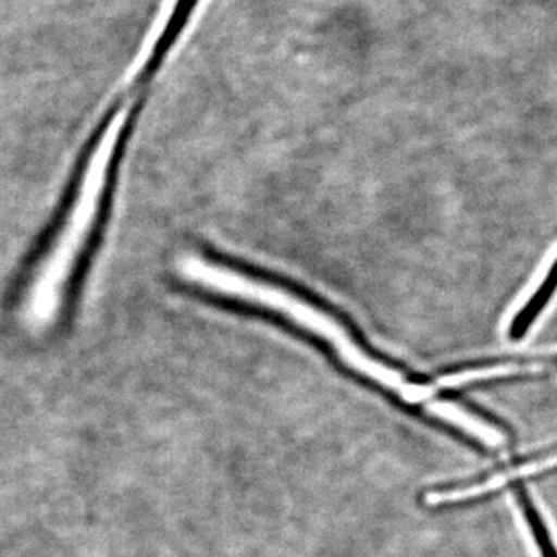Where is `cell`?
Here are the masks:
<instances>
[{"mask_svg": "<svg viewBox=\"0 0 557 557\" xmlns=\"http://www.w3.org/2000/svg\"><path fill=\"white\" fill-rule=\"evenodd\" d=\"M516 497H518L520 509H522L523 516H525L531 534L536 539L542 557H557V552L555 545H553L552 537H549L547 527L542 522L541 516H539L536 507H534L533 502L528 496L525 487H516Z\"/></svg>", "mask_w": 557, "mask_h": 557, "instance_id": "3", "label": "cell"}, {"mask_svg": "<svg viewBox=\"0 0 557 557\" xmlns=\"http://www.w3.org/2000/svg\"><path fill=\"white\" fill-rule=\"evenodd\" d=\"M557 289V259L548 271V276L542 282L541 287L536 289L530 300L522 307V310L512 319L511 327H509V338L511 341L523 339L531 325L541 317L542 310L548 306L553 295Z\"/></svg>", "mask_w": 557, "mask_h": 557, "instance_id": "2", "label": "cell"}, {"mask_svg": "<svg viewBox=\"0 0 557 557\" xmlns=\"http://www.w3.org/2000/svg\"><path fill=\"white\" fill-rule=\"evenodd\" d=\"M129 106H121L102 131L81 175L67 212L28 277L20 309L22 321L28 324L47 325L57 322L67 306L70 293L100 218L110 168L129 119Z\"/></svg>", "mask_w": 557, "mask_h": 557, "instance_id": "1", "label": "cell"}, {"mask_svg": "<svg viewBox=\"0 0 557 557\" xmlns=\"http://www.w3.org/2000/svg\"><path fill=\"white\" fill-rule=\"evenodd\" d=\"M556 366L557 355L553 357H497L474 359V361H463L456 364L458 373L479 372L483 369L502 368V366Z\"/></svg>", "mask_w": 557, "mask_h": 557, "instance_id": "4", "label": "cell"}]
</instances>
